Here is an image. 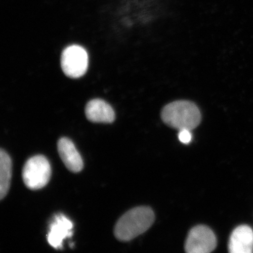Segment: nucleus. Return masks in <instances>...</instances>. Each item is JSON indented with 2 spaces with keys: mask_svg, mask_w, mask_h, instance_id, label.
<instances>
[{
  "mask_svg": "<svg viewBox=\"0 0 253 253\" xmlns=\"http://www.w3.org/2000/svg\"><path fill=\"white\" fill-rule=\"evenodd\" d=\"M154 220V213L151 208H133L118 219L115 226V236L121 241H131L146 232Z\"/></svg>",
  "mask_w": 253,
  "mask_h": 253,
  "instance_id": "nucleus-1",
  "label": "nucleus"
},
{
  "mask_svg": "<svg viewBox=\"0 0 253 253\" xmlns=\"http://www.w3.org/2000/svg\"><path fill=\"white\" fill-rule=\"evenodd\" d=\"M163 122L173 129H194L201 121V111L194 103L185 100L166 105L161 112Z\"/></svg>",
  "mask_w": 253,
  "mask_h": 253,
  "instance_id": "nucleus-2",
  "label": "nucleus"
},
{
  "mask_svg": "<svg viewBox=\"0 0 253 253\" xmlns=\"http://www.w3.org/2000/svg\"><path fill=\"white\" fill-rule=\"evenodd\" d=\"M51 168L47 158L38 155L28 159L23 168V182L28 189H42L49 183Z\"/></svg>",
  "mask_w": 253,
  "mask_h": 253,
  "instance_id": "nucleus-3",
  "label": "nucleus"
},
{
  "mask_svg": "<svg viewBox=\"0 0 253 253\" xmlns=\"http://www.w3.org/2000/svg\"><path fill=\"white\" fill-rule=\"evenodd\" d=\"M61 68L67 77L77 79L87 71L89 57L83 46L71 45L63 50L61 58Z\"/></svg>",
  "mask_w": 253,
  "mask_h": 253,
  "instance_id": "nucleus-4",
  "label": "nucleus"
},
{
  "mask_svg": "<svg viewBox=\"0 0 253 253\" xmlns=\"http://www.w3.org/2000/svg\"><path fill=\"white\" fill-rule=\"evenodd\" d=\"M217 246V239L214 233L208 226H195L190 231L185 244L188 253H209Z\"/></svg>",
  "mask_w": 253,
  "mask_h": 253,
  "instance_id": "nucleus-5",
  "label": "nucleus"
},
{
  "mask_svg": "<svg viewBox=\"0 0 253 253\" xmlns=\"http://www.w3.org/2000/svg\"><path fill=\"white\" fill-rule=\"evenodd\" d=\"M73 224L63 214H56L49 226L47 240L55 249H61L65 239L73 235Z\"/></svg>",
  "mask_w": 253,
  "mask_h": 253,
  "instance_id": "nucleus-6",
  "label": "nucleus"
},
{
  "mask_svg": "<svg viewBox=\"0 0 253 253\" xmlns=\"http://www.w3.org/2000/svg\"><path fill=\"white\" fill-rule=\"evenodd\" d=\"M58 151L66 167L72 172H81L84 167L83 158L73 141L68 138H61L58 141Z\"/></svg>",
  "mask_w": 253,
  "mask_h": 253,
  "instance_id": "nucleus-7",
  "label": "nucleus"
},
{
  "mask_svg": "<svg viewBox=\"0 0 253 253\" xmlns=\"http://www.w3.org/2000/svg\"><path fill=\"white\" fill-rule=\"evenodd\" d=\"M229 252L251 253L253 252V230L247 225L236 227L229 239Z\"/></svg>",
  "mask_w": 253,
  "mask_h": 253,
  "instance_id": "nucleus-8",
  "label": "nucleus"
},
{
  "mask_svg": "<svg viewBox=\"0 0 253 253\" xmlns=\"http://www.w3.org/2000/svg\"><path fill=\"white\" fill-rule=\"evenodd\" d=\"M86 117L96 123H112L116 119L114 110L102 99H93L86 105Z\"/></svg>",
  "mask_w": 253,
  "mask_h": 253,
  "instance_id": "nucleus-9",
  "label": "nucleus"
},
{
  "mask_svg": "<svg viewBox=\"0 0 253 253\" xmlns=\"http://www.w3.org/2000/svg\"><path fill=\"white\" fill-rule=\"evenodd\" d=\"M11 158L9 154L1 149L0 151V199H4L8 194L11 179Z\"/></svg>",
  "mask_w": 253,
  "mask_h": 253,
  "instance_id": "nucleus-10",
  "label": "nucleus"
},
{
  "mask_svg": "<svg viewBox=\"0 0 253 253\" xmlns=\"http://www.w3.org/2000/svg\"><path fill=\"white\" fill-rule=\"evenodd\" d=\"M178 138L182 144H189L192 140V134L190 129H181L179 131Z\"/></svg>",
  "mask_w": 253,
  "mask_h": 253,
  "instance_id": "nucleus-11",
  "label": "nucleus"
}]
</instances>
